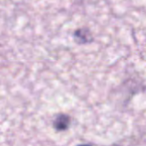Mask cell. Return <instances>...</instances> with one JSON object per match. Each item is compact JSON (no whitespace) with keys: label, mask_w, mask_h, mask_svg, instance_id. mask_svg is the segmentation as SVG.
<instances>
[{"label":"cell","mask_w":146,"mask_h":146,"mask_svg":"<svg viewBox=\"0 0 146 146\" xmlns=\"http://www.w3.org/2000/svg\"><path fill=\"white\" fill-rule=\"evenodd\" d=\"M68 123H69V120H68V117L65 116V115H60L56 121V127L60 129V130H62V129H65L68 127Z\"/></svg>","instance_id":"1"},{"label":"cell","mask_w":146,"mask_h":146,"mask_svg":"<svg viewBox=\"0 0 146 146\" xmlns=\"http://www.w3.org/2000/svg\"><path fill=\"white\" fill-rule=\"evenodd\" d=\"M80 146H90V145H80Z\"/></svg>","instance_id":"2"},{"label":"cell","mask_w":146,"mask_h":146,"mask_svg":"<svg viewBox=\"0 0 146 146\" xmlns=\"http://www.w3.org/2000/svg\"><path fill=\"white\" fill-rule=\"evenodd\" d=\"M111 146H119V145H111Z\"/></svg>","instance_id":"3"}]
</instances>
